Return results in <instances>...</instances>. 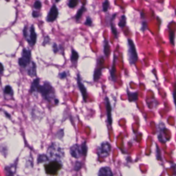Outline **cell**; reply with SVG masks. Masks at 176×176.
Wrapping results in <instances>:
<instances>
[{
    "instance_id": "5",
    "label": "cell",
    "mask_w": 176,
    "mask_h": 176,
    "mask_svg": "<svg viewBox=\"0 0 176 176\" xmlns=\"http://www.w3.org/2000/svg\"><path fill=\"white\" fill-rule=\"evenodd\" d=\"M31 59V52L26 48L23 49L22 53V57L18 60V63L20 66L22 68H26L29 65Z\"/></svg>"
},
{
    "instance_id": "37",
    "label": "cell",
    "mask_w": 176,
    "mask_h": 176,
    "mask_svg": "<svg viewBox=\"0 0 176 176\" xmlns=\"http://www.w3.org/2000/svg\"><path fill=\"white\" fill-rule=\"evenodd\" d=\"M147 27V24L146 22H143L142 23V27L141 28V31L143 32H144Z\"/></svg>"
},
{
    "instance_id": "27",
    "label": "cell",
    "mask_w": 176,
    "mask_h": 176,
    "mask_svg": "<svg viewBox=\"0 0 176 176\" xmlns=\"http://www.w3.org/2000/svg\"><path fill=\"white\" fill-rule=\"evenodd\" d=\"M81 146L82 150V152H83V156L86 157L87 155V152L88 150V148L86 142L85 141L84 142H82V144L81 145Z\"/></svg>"
},
{
    "instance_id": "24",
    "label": "cell",
    "mask_w": 176,
    "mask_h": 176,
    "mask_svg": "<svg viewBox=\"0 0 176 176\" xmlns=\"http://www.w3.org/2000/svg\"><path fill=\"white\" fill-rule=\"evenodd\" d=\"M87 10L86 8L84 6H82L78 10L75 16V18L77 21H78L81 17L83 13Z\"/></svg>"
},
{
    "instance_id": "23",
    "label": "cell",
    "mask_w": 176,
    "mask_h": 176,
    "mask_svg": "<svg viewBox=\"0 0 176 176\" xmlns=\"http://www.w3.org/2000/svg\"><path fill=\"white\" fill-rule=\"evenodd\" d=\"M79 55L78 53L74 50H72V54L71 56V60L73 63H76L78 59Z\"/></svg>"
},
{
    "instance_id": "34",
    "label": "cell",
    "mask_w": 176,
    "mask_h": 176,
    "mask_svg": "<svg viewBox=\"0 0 176 176\" xmlns=\"http://www.w3.org/2000/svg\"><path fill=\"white\" fill-rule=\"evenodd\" d=\"M67 73H66V72H65V71H63V72L59 73V77L61 79H65L67 78Z\"/></svg>"
},
{
    "instance_id": "21",
    "label": "cell",
    "mask_w": 176,
    "mask_h": 176,
    "mask_svg": "<svg viewBox=\"0 0 176 176\" xmlns=\"http://www.w3.org/2000/svg\"><path fill=\"white\" fill-rule=\"evenodd\" d=\"M127 95L128 100L130 102L135 101L137 99L138 94H137V92H131L129 90H127Z\"/></svg>"
},
{
    "instance_id": "14",
    "label": "cell",
    "mask_w": 176,
    "mask_h": 176,
    "mask_svg": "<svg viewBox=\"0 0 176 176\" xmlns=\"http://www.w3.org/2000/svg\"><path fill=\"white\" fill-rule=\"evenodd\" d=\"M98 175L100 176H112L113 174L112 172L111 168L108 166H104L101 167L99 170Z\"/></svg>"
},
{
    "instance_id": "2",
    "label": "cell",
    "mask_w": 176,
    "mask_h": 176,
    "mask_svg": "<svg viewBox=\"0 0 176 176\" xmlns=\"http://www.w3.org/2000/svg\"><path fill=\"white\" fill-rule=\"evenodd\" d=\"M47 155L51 161L60 162L64 156V150L57 142H53L48 148Z\"/></svg>"
},
{
    "instance_id": "26",
    "label": "cell",
    "mask_w": 176,
    "mask_h": 176,
    "mask_svg": "<svg viewBox=\"0 0 176 176\" xmlns=\"http://www.w3.org/2000/svg\"><path fill=\"white\" fill-rule=\"evenodd\" d=\"M78 2V0H69L68 5L70 8H73L77 6Z\"/></svg>"
},
{
    "instance_id": "11",
    "label": "cell",
    "mask_w": 176,
    "mask_h": 176,
    "mask_svg": "<svg viewBox=\"0 0 176 176\" xmlns=\"http://www.w3.org/2000/svg\"><path fill=\"white\" fill-rule=\"evenodd\" d=\"M77 80L78 86L79 87V90L81 93L82 96V97H83V99L85 102H86L87 96H88L87 95V89H86V87L85 86L84 84L82 83L80 75L79 74H77Z\"/></svg>"
},
{
    "instance_id": "40",
    "label": "cell",
    "mask_w": 176,
    "mask_h": 176,
    "mask_svg": "<svg viewBox=\"0 0 176 176\" xmlns=\"http://www.w3.org/2000/svg\"><path fill=\"white\" fill-rule=\"evenodd\" d=\"M5 112V115H6V116L7 117H8L9 118H10V115L8 114V113H7V112Z\"/></svg>"
},
{
    "instance_id": "1",
    "label": "cell",
    "mask_w": 176,
    "mask_h": 176,
    "mask_svg": "<svg viewBox=\"0 0 176 176\" xmlns=\"http://www.w3.org/2000/svg\"><path fill=\"white\" fill-rule=\"evenodd\" d=\"M37 92L40 93L44 99L48 102L51 103L54 100L55 104L59 103L58 100L55 97V90L48 81H44L42 85H39Z\"/></svg>"
},
{
    "instance_id": "15",
    "label": "cell",
    "mask_w": 176,
    "mask_h": 176,
    "mask_svg": "<svg viewBox=\"0 0 176 176\" xmlns=\"http://www.w3.org/2000/svg\"><path fill=\"white\" fill-rule=\"evenodd\" d=\"M4 95L6 99H12L14 96V90L13 88L8 85L5 86L4 88Z\"/></svg>"
},
{
    "instance_id": "7",
    "label": "cell",
    "mask_w": 176,
    "mask_h": 176,
    "mask_svg": "<svg viewBox=\"0 0 176 176\" xmlns=\"http://www.w3.org/2000/svg\"><path fill=\"white\" fill-rule=\"evenodd\" d=\"M70 153L71 156L75 158H79L82 156H83V152H82L81 145L76 144L71 146L70 149Z\"/></svg>"
},
{
    "instance_id": "12",
    "label": "cell",
    "mask_w": 176,
    "mask_h": 176,
    "mask_svg": "<svg viewBox=\"0 0 176 176\" xmlns=\"http://www.w3.org/2000/svg\"><path fill=\"white\" fill-rule=\"evenodd\" d=\"M18 164V159L15 161L14 163L11 164L8 166L5 167L4 171L5 174L7 176H14L16 172V167Z\"/></svg>"
},
{
    "instance_id": "25",
    "label": "cell",
    "mask_w": 176,
    "mask_h": 176,
    "mask_svg": "<svg viewBox=\"0 0 176 176\" xmlns=\"http://www.w3.org/2000/svg\"><path fill=\"white\" fill-rule=\"evenodd\" d=\"M126 25V17L125 15H123L121 16L120 20L119 22L118 23V26L121 27V28H123V27H125Z\"/></svg>"
},
{
    "instance_id": "19",
    "label": "cell",
    "mask_w": 176,
    "mask_h": 176,
    "mask_svg": "<svg viewBox=\"0 0 176 176\" xmlns=\"http://www.w3.org/2000/svg\"><path fill=\"white\" fill-rule=\"evenodd\" d=\"M103 53L107 57H109L110 54V47L109 42L106 40H105L104 42Z\"/></svg>"
},
{
    "instance_id": "17",
    "label": "cell",
    "mask_w": 176,
    "mask_h": 176,
    "mask_svg": "<svg viewBox=\"0 0 176 176\" xmlns=\"http://www.w3.org/2000/svg\"><path fill=\"white\" fill-rule=\"evenodd\" d=\"M40 79L39 78H36L34 81H32L31 84L30 88V92L31 93H34L35 92H37L38 88L40 85Z\"/></svg>"
},
{
    "instance_id": "35",
    "label": "cell",
    "mask_w": 176,
    "mask_h": 176,
    "mask_svg": "<svg viewBox=\"0 0 176 176\" xmlns=\"http://www.w3.org/2000/svg\"><path fill=\"white\" fill-rule=\"evenodd\" d=\"M53 51H54V52L55 53H57L58 51H59V49H58V46L57 45V44L56 43H54L53 44Z\"/></svg>"
},
{
    "instance_id": "33",
    "label": "cell",
    "mask_w": 176,
    "mask_h": 176,
    "mask_svg": "<svg viewBox=\"0 0 176 176\" xmlns=\"http://www.w3.org/2000/svg\"><path fill=\"white\" fill-rule=\"evenodd\" d=\"M49 41H50V38H49V36H46V37L44 38V41H43V43H42V45H43L44 46H45V45H46V44H47V43H49Z\"/></svg>"
},
{
    "instance_id": "16",
    "label": "cell",
    "mask_w": 176,
    "mask_h": 176,
    "mask_svg": "<svg viewBox=\"0 0 176 176\" xmlns=\"http://www.w3.org/2000/svg\"><path fill=\"white\" fill-rule=\"evenodd\" d=\"M27 74L29 76L35 77L37 76V66L35 62H32L31 65L27 70Z\"/></svg>"
},
{
    "instance_id": "18",
    "label": "cell",
    "mask_w": 176,
    "mask_h": 176,
    "mask_svg": "<svg viewBox=\"0 0 176 176\" xmlns=\"http://www.w3.org/2000/svg\"><path fill=\"white\" fill-rule=\"evenodd\" d=\"M115 60H116V56L114 55V58H113V61L112 69L110 71V74L111 76V78L113 81L115 82L116 81V77H115V72H116V68H115Z\"/></svg>"
},
{
    "instance_id": "22",
    "label": "cell",
    "mask_w": 176,
    "mask_h": 176,
    "mask_svg": "<svg viewBox=\"0 0 176 176\" xmlns=\"http://www.w3.org/2000/svg\"><path fill=\"white\" fill-rule=\"evenodd\" d=\"M117 16V14H115L113 15V17L112 18H111V22H110V25H111V30H112V32L113 33V34H114V35L115 36V38H117V29L115 28V27L114 26V24L113 23V20L115 19V16Z\"/></svg>"
},
{
    "instance_id": "20",
    "label": "cell",
    "mask_w": 176,
    "mask_h": 176,
    "mask_svg": "<svg viewBox=\"0 0 176 176\" xmlns=\"http://www.w3.org/2000/svg\"><path fill=\"white\" fill-rule=\"evenodd\" d=\"M49 158L47 155L45 154H40L39 155L37 158V163L40 164L44 162H46L49 160Z\"/></svg>"
},
{
    "instance_id": "8",
    "label": "cell",
    "mask_w": 176,
    "mask_h": 176,
    "mask_svg": "<svg viewBox=\"0 0 176 176\" xmlns=\"http://www.w3.org/2000/svg\"><path fill=\"white\" fill-rule=\"evenodd\" d=\"M58 14L59 12L57 6L55 5H53L47 16V21L49 22H53L57 19Z\"/></svg>"
},
{
    "instance_id": "28",
    "label": "cell",
    "mask_w": 176,
    "mask_h": 176,
    "mask_svg": "<svg viewBox=\"0 0 176 176\" xmlns=\"http://www.w3.org/2000/svg\"><path fill=\"white\" fill-rule=\"evenodd\" d=\"M109 7V2L108 0H106L103 4V10L104 12H107Z\"/></svg>"
},
{
    "instance_id": "10",
    "label": "cell",
    "mask_w": 176,
    "mask_h": 176,
    "mask_svg": "<svg viewBox=\"0 0 176 176\" xmlns=\"http://www.w3.org/2000/svg\"><path fill=\"white\" fill-rule=\"evenodd\" d=\"M105 103L106 107V111H107V120L108 124L110 125H111L112 124V107L111 106L109 98L106 97L105 98Z\"/></svg>"
},
{
    "instance_id": "29",
    "label": "cell",
    "mask_w": 176,
    "mask_h": 176,
    "mask_svg": "<svg viewBox=\"0 0 176 176\" xmlns=\"http://www.w3.org/2000/svg\"><path fill=\"white\" fill-rule=\"evenodd\" d=\"M169 40L170 41V43H171L173 46L175 45V33L173 31H169Z\"/></svg>"
},
{
    "instance_id": "6",
    "label": "cell",
    "mask_w": 176,
    "mask_h": 176,
    "mask_svg": "<svg viewBox=\"0 0 176 176\" xmlns=\"http://www.w3.org/2000/svg\"><path fill=\"white\" fill-rule=\"evenodd\" d=\"M62 165L60 162L57 161H52L45 166V171L47 174L56 175L58 170L61 168Z\"/></svg>"
},
{
    "instance_id": "41",
    "label": "cell",
    "mask_w": 176,
    "mask_h": 176,
    "mask_svg": "<svg viewBox=\"0 0 176 176\" xmlns=\"http://www.w3.org/2000/svg\"><path fill=\"white\" fill-rule=\"evenodd\" d=\"M55 1H56V3H58V2H59L60 1V0H55Z\"/></svg>"
},
{
    "instance_id": "3",
    "label": "cell",
    "mask_w": 176,
    "mask_h": 176,
    "mask_svg": "<svg viewBox=\"0 0 176 176\" xmlns=\"http://www.w3.org/2000/svg\"><path fill=\"white\" fill-rule=\"evenodd\" d=\"M128 59L130 65H133L138 59V56L136 50V48L133 40L130 39H128Z\"/></svg>"
},
{
    "instance_id": "9",
    "label": "cell",
    "mask_w": 176,
    "mask_h": 176,
    "mask_svg": "<svg viewBox=\"0 0 176 176\" xmlns=\"http://www.w3.org/2000/svg\"><path fill=\"white\" fill-rule=\"evenodd\" d=\"M103 57L100 58V60H99V64L97 65V67L95 69L94 75H93V80L95 82L97 81L99 79L101 78V77L102 74V70H103Z\"/></svg>"
},
{
    "instance_id": "36",
    "label": "cell",
    "mask_w": 176,
    "mask_h": 176,
    "mask_svg": "<svg viewBox=\"0 0 176 176\" xmlns=\"http://www.w3.org/2000/svg\"><path fill=\"white\" fill-rule=\"evenodd\" d=\"M173 97H174V102L176 105V82L175 85V89L173 92Z\"/></svg>"
},
{
    "instance_id": "30",
    "label": "cell",
    "mask_w": 176,
    "mask_h": 176,
    "mask_svg": "<svg viewBox=\"0 0 176 176\" xmlns=\"http://www.w3.org/2000/svg\"><path fill=\"white\" fill-rule=\"evenodd\" d=\"M82 167V164H81V163L79 162V161H76L75 164V165H74V170H75V171L76 172H78L79 171V170L81 169Z\"/></svg>"
},
{
    "instance_id": "32",
    "label": "cell",
    "mask_w": 176,
    "mask_h": 176,
    "mask_svg": "<svg viewBox=\"0 0 176 176\" xmlns=\"http://www.w3.org/2000/svg\"><path fill=\"white\" fill-rule=\"evenodd\" d=\"M92 19L89 17H88L87 18V19H86V21L85 23V24L87 25V26H90L92 25Z\"/></svg>"
},
{
    "instance_id": "4",
    "label": "cell",
    "mask_w": 176,
    "mask_h": 176,
    "mask_svg": "<svg viewBox=\"0 0 176 176\" xmlns=\"http://www.w3.org/2000/svg\"><path fill=\"white\" fill-rule=\"evenodd\" d=\"M111 151V145L108 141L102 142L97 149V153L99 157L107 158L109 156Z\"/></svg>"
},
{
    "instance_id": "13",
    "label": "cell",
    "mask_w": 176,
    "mask_h": 176,
    "mask_svg": "<svg viewBox=\"0 0 176 176\" xmlns=\"http://www.w3.org/2000/svg\"><path fill=\"white\" fill-rule=\"evenodd\" d=\"M29 32L30 34L29 35V38L26 40L31 46H33L35 45L37 41V34L35 31L34 26L33 25L31 26Z\"/></svg>"
},
{
    "instance_id": "38",
    "label": "cell",
    "mask_w": 176,
    "mask_h": 176,
    "mask_svg": "<svg viewBox=\"0 0 176 176\" xmlns=\"http://www.w3.org/2000/svg\"><path fill=\"white\" fill-rule=\"evenodd\" d=\"M32 16L34 18H37L39 16V14L36 12V11H34V12H32Z\"/></svg>"
},
{
    "instance_id": "31",
    "label": "cell",
    "mask_w": 176,
    "mask_h": 176,
    "mask_svg": "<svg viewBox=\"0 0 176 176\" xmlns=\"http://www.w3.org/2000/svg\"><path fill=\"white\" fill-rule=\"evenodd\" d=\"M34 6L35 8L37 9H39L42 7V4H41V3L39 1H36L34 3Z\"/></svg>"
},
{
    "instance_id": "39",
    "label": "cell",
    "mask_w": 176,
    "mask_h": 176,
    "mask_svg": "<svg viewBox=\"0 0 176 176\" xmlns=\"http://www.w3.org/2000/svg\"><path fill=\"white\" fill-rule=\"evenodd\" d=\"M4 70V69L3 65H2V63H0V74H3Z\"/></svg>"
}]
</instances>
